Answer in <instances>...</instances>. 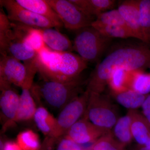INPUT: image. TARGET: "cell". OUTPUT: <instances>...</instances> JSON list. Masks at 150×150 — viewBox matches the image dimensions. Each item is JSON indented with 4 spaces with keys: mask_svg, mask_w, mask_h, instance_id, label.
<instances>
[{
    "mask_svg": "<svg viewBox=\"0 0 150 150\" xmlns=\"http://www.w3.org/2000/svg\"><path fill=\"white\" fill-rule=\"evenodd\" d=\"M150 67V45L144 42L126 43L111 49L97 64L87 82L90 92L102 93L116 70H143Z\"/></svg>",
    "mask_w": 150,
    "mask_h": 150,
    "instance_id": "cell-1",
    "label": "cell"
},
{
    "mask_svg": "<svg viewBox=\"0 0 150 150\" xmlns=\"http://www.w3.org/2000/svg\"><path fill=\"white\" fill-rule=\"evenodd\" d=\"M38 72L44 80L67 82L81 76L88 63L71 52H59L48 47L37 53Z\"/></svg>",
    "mask_w": 150,
    "mask_h": 150,
    "instance_id": "cell-2",
    "label": "cell"
},
{
    "mask_svg": "<svg viewBox=\"0 0 150 150\" xmlns=\"http://www.w3.org/2000/svg\"><path fill=\"white\" fill-rule=\"evenodd\" d=\"M28 26L11 21L3 8L0 10L1 55L13 57L23 63L34 61L37 53L28 46L25 36Z\"/></svg>",
    "mask_w": 150,
    "mask_h": 150,
    "instance_id": "cell-3",
    "label": "cell"
},
{
    "mask_svg": "<svg viewBox=\"0 0 150 150\" xmlns=\"http://www.w3.org/2000/svg\"><path fill=\"white\" fill-rule=\"evenodd\" d=\"M85 83L81 77L67 82L44 80L33 83L31 93L35 102L43 101L61 110L83 91Z\"/></svg>",
    "mask_w": 150,
    "mask_h": 150,
    "instance_id": "cell-4",
    "label": "cell"
},
{
    "mask_svg": "<svg viewBox=\"0 0 150 150\" xmlns=\"http://www.w3.org/2000/svg\"><path fill=\"white\" fill-rule=\"evenodd\" d=\"M76 31L73 51L87 63L99 62L110 46L112 38L105 36L91 25Z\"/></svg>",
    "mask_w": 150,
    "mask_h": 150,
    "instance_id": "cell-5",
    "label": "cell"
},
{
    "mask_svg": "<svg viewBox=\"0 0 150 150\" xmlns=\"http://www.w3.org/2000/svg\"><path fill=\"white\" fill-rule=\"evenodd\" d=\"M83 116L94 125L110 131L119 118L109 97L94 92H90L87 107Z\"/></svg>",
    "mask_w": 150,
    "mask_h": 150,
    "instance_id": "cell-6",
    "label": "cell"
},
{
    "mask_svg": "<svg viewBox=\"0 0 150 150\" xmlns=\"http://www.w3.org/2000/svg\"><path fill=\"white\" fill-rule=\"evenodd\" d=\"M90 92L86 89L60 110L57 118V126L50 137H46L53 144L64 137L67 131L77 121L82 118L88 103Z\"/></svg>",
    "mask_w": 150,
    "mask_h": 150,
    "instance_id": "cell-7",
    "label": "cell"
},
{
    "mask_svg": "<svg viewBox=\"0 0 150 150\" xmlns=\"http://www.w3.org/2000/svg\"><path fill=\"white\" fill-rule=\"evenodd\" d=\"M62 21L64 27L76 30L91 26L96 18L87 14L71 0H46Z\"/></svg>",
    "mask_w": 150,
    "mask_h": 150,
    "instance_id": "cell-8",
    "label": "cell"
},
{
    "mask_svg": "<svg viewBox=\"0 0 150 150\" xmlns=\"http://www.w3.org/2000/svg\"><path fill=\"white\" fill-rule=\"evenodd\" d=\"M0 4L5 8L8 17L11 21L37 29L56 28L51 21L24 8L16 0H1Z\"/></svg>",
    "mask_w": 150,
    "mask_h": 150,
    "instance_id": "cell-9",
    "label": "cell"
},
{
    "mask_svg": "<svg viewBox=\"0 0 150 150\" xmlns=\"http://www.w3.org/2000/svg\"><path fill=\"white\" fill-rule=\"evenodd\" d=\"M24 64L27 67V75L24 83L21 88L22 92L20 95L19 104L16 123L28 121L33 119L37 108L31 91V87L34 83V77L38 72L35 60Z\"/></svg>",
    "mask_w": 150,
    "mask_h": 150,
    "instance_id": "cell-10",
    "label": "cell"
},
{
    "mask_svg": "<svg viewBox=\"0 0 150 150\" xmlns=\"http://www.w3.org/2000/svg\"><path fill=\"white\" fill-rule=\"evenodd\" d=\"M111 132L110 130L94 125L83 116L71 127L64 136L81 145L94 143L100 137Z\"/></svg>",
    "mask_w": 150,
    "mask_h": 150,
    "instance_id": "cell-11",
    "label": "cell"
},
{
    "mask_svg": "<svg viewBox=\"0 0 150 150\" xmlns=\"http://www.w3.org/2000/svg\"><path fill=\"white\" fill-rule=\"evenodd\" d=\"M0 90L1 116L5 131L16 123L20 95L11 85L0 84Z\"/></svg>",
    "mask_w": 150,
    "mask_h": 150,
    "instance_id": "cell-12",
    "label": "cell"
},
{
    "mask_svg": "<svg viewBox=\"0 0 150 150\" xmlns=\"http://www.w3.org/2000/svg\"><path fill=\"white\" fill-rule=\"evenodd\" d=\"M27 73L24 63L12 56L1 55L0 84L14 85L21 88Z\"/></svg>",
    "mask_w": 150,
    "mask_h": 150,
    "instance_id": "cell-13",
    "label": "cell"
},
{
    "mask_svg": "<svg viewBox=\"0 0 150 150\" xmlns=\"http://www.w3.org/2000/svg\"><path fill=\"white\" fill-rule=\"evenodd\" d=\"M118 9L126 22L127 26L136 36V39L149 44L141 25L139 0L123 1L118 5Z\"/></svg>",
    "mask_w": 150,
    "mask_h": 150,
    "instance_id": "cell-14",
    "label": "cell"
},
{
    "mask_svg": "<svg viewBox=\"0 0 150 150\" xmlns=\"http://www.w3.org/2000/svg\"><path fill=\"white\" fill-rule=\"evenodd\" d=\"M16 1L24 8L51 21L55 25L56 29L59 30L64 26L59 16L46 0H16Z\"/></svg>",
    "mask_w": 150,
    "mask_h": 150,
    "instance_id": "cell-15",
    "label": "cell"
},
{
    "mask_svg": "<svg viewBox=\"0 0 150 150\" xmlns=\"http://www.w3.org/2000/svg\"><path fill=\"white\" fill-rule=\"evenodd\" d=\"M54 28L39 29L45 44L48 48L59 52H71L73 44L64 34Z\"/></svg>",
    "mask_w": 150,
    "mask_h": 150,
    "instance_id": "cell-16",
    "label": "cell"
},
{
    "mask_svg": "<svg viewBox=\"0 0 150 150\" xmlns=\"http://www.w3.org/2000/svg\"><path fill=\"white\" fill-rule=\"evenodd\" d=\"M131 118V131L133 139L144 146L150 139V125L144 116L136 110H129Z\"/></svg>",
    "mask_w": 150,
    "mask_h": 150,
    "instance_id": "cell-17",
    "label": "cell"
},
{
    "mask_svg": "<svg viewBox=\"0 0 150 150\" xmlns=\"http://www.w3.org/2000/svg\"><path fill=\"white\" fill-rule=\"evenodd\" d=\"M84 12L96 18L100 14L113 9L116 6L115 0H71Z\"/></svg>",
    "mask_w": 150,
    "mask_h": 150,
    "instance_id": "cell-18",
    "label": "cell"
},
{
    "mask_svg": "<svg viewBox=\"0 0 150 150\" xmlns=\"http://www.w3.org/2000/svg\"><path fill=\"white\" fill-rule=\"evenodd\" d=\"M38 129L46 137L52 136L57 126V118L43 106L37 107L33 118Z\"/></svg>",
    "mask_w": 150,
    "mask_h": 150,
    "instance_id": "cell-19",
    "label": "cell"
},
{
    "mask_svg": "<svg viewBox=\"0 0 150 150\" xmlns=\"http://www.w3.org/2000/svg\"><path fill=\"white\" fill-rule=\"evenodd\" d=\"M131 118L130 112L118 118L113 127L112 134L115 140L124 147L133 139L131 131Z\"/></svg>",
    "mask_w": 150,
    "mask_h": 150,
    "instance_id": "cell-20",
    "label": "cell"
},
{
    "mask_svg": "<svg viewBox=\"0 0 150 150\" xmlns=\"http://www.w3.org/2000/svg\"><path fill=\"white\" fill-rule=\"evenodd\" d=\"M112 94L119 104L129 110H136L142 107L148 95L142 94L131 89Z\"/></svg>",
    "mask_w": 150,
    "mask_h": 150,
    "instance_id": "cell-21",
    "label": "cell"
},
{
    "mask_svg": "<svg viewBox=\"0 0 150 150\" xmlns=\"http://www.w3.org/2000/svg\"><path fill=\"white\" fill-rule=\"evenodd\" d=\"M129 89L147 95L150 93V73L143 70L131 71L129 80Z\"/></svg>",
    "mask_w": 150,
    "mask_h": 150,
    "instance_id": "cell-22",
    "label": "cell"
},
{
    "mask_svg": "<svg viewBox=\"0 0 150 150\" xmlns=\"http://www.w3.org/2000/svg\"><path fill=\"white\" fill-rule=\"evenodd\" d=\"M131 71L118 69L112 73L108 83L112 94L119 93L129 89Z\"/></svg>",
    "mask_w": 150,
    "mask_h": 150,
    "instance_id": "cell-23",
    "label": "cell"
},
{
    "mask_svg": "<svg viewBox=\"0 0 150 150\" xmlns=\"http://www.w3.org/2000/svg\"><path fill=\"white\" fill-rule=\"evenodd\" d=\"M16 142L22 150H40L41 149L39 136L30 129L19 133L17 137Z\"/></svg>",
    "mask_w": 150,
    "mask_h": 150,
    "instance_id": "cell-24",
    "label": "cell"
},
{
    "mask_svg": "<svg viewBox=\"0 0 150 150\" xmlns=\"http://www.w3.org/2000/svg\"><path fill=\"white\" fill-rule=\"evenodd\" d=\"M105 36L110 38H136L133 32L126 26L119 25H91Z\"/></svg>",
    "mask_w": 150,
    "mask_h": 150,
    "instance_id": "cell-25",
    "label": "cell"
},
{
    "mask_svg": "<svg viewBox=\"0 0 150 150\" xmlns=\"http://www.w3.org/2000/svg\"><path fill=\"white\" fill-rule=\"evenodd\" d=\"M119 25L128 27L118 9L107 11L98 16L91 25Z\"/></svg>",
    "mask_w": 150,
    "mask_h": 150,
    "instance_id": "cell-26",
    "label": "cell"
},
{
    "mask_svg": "<svg viewBox=\"0 0 150 150\" xmlns=\"http://www.w3.org/2000/svg\"><path fill=\"white\" fill-rule=\"evenodd\" d=\"M139 9L141 25L150 45V0H139Z\"/></svg>",
    "mask_w": 150,
    "mask_h": 150,
    "instance_id": "cell-27",
    "label": "cell"
},
{
    "mask_svg": "<svg viewBox=\"0 0 150 150\" xmlns=\"http://www.w3.org/2000/svg\"><path fill=\"white\" fill-rule=\"evenodd\" d=\"M124 146L113 137L111 131L96 141L91 150H124Z\"/></svg>",
    "mask_w": 150,
    "mask_h": 150,
    "instance_id": "cell-28",
    "label": "cell"
},
{
    "mask_svg": "<svg viewBox=\"0 0 150 150\" xmlns=\"http://www.w3.org/2000/svg\"><path fill=\"white\" fill-rule=\"evenodd\" d=\"M25 40L28 46L37 53L47 47L39 29L28 27Z\"/></svg>",
    "mask_w": 150,
    "mask_h": 150,
    "instance_id": "cell-29",
    "label": "cell"
},
{
    "mask_svg": "<svg viewBox=\"0 0 150 150\" xmlns=\"http://www.w3.org/2000/svg\"><path fill=\"white\" fill-rule=\"evenodd\" d=\"M57 150H86L82 147L80 145L64 136L59 142Z\"/></svg>",
    "mask_w": 150,
    "mask_h": 150,
    "instance_id": "cell-30",
    "label": "cell"
},
{
    "mask_svg": "<svg viewBox=\"0 0 150 150\" xmlns=\"http://www.w3.org/2000/svg\"><path fill=\"white\" fill-rule=\"evenodd\" d=\"M143 115L150 125V94H148L142 106Z\"/></svg>",
    "mask_w": 150,
    "mask_h": 150,
    "instance_id": "cell-31",
    "label": "cell"
},
{
    "mask_svg": "<svg viewBox=\"0 0 150 150\" xmlns=\"http://www.w3.org/2000/svg\"><path fill=\"white\" fill-rule=\"evenodd\" d=\"M3 150H22L17 142H6L3 146Z\"/></svg>",
    "mask_w": 150,
    "mask_h": 150,
    "instance_id": "cell-32",
    "label": "cell"
},
{
    "mask_svg": "<svg viewBox=\"0 0 150 150\" xmlns=\"http://www.w3.org/2000/svg\"><path fill=\"white\" fill-rule=\"evenodd\" d=\"M135 150H150V147L145 146L139 145Z\"/></svg>",
    "mask_w": 150,
    "mask_h": 150,
    "instance_id": "cell-33",
    "label": "cell"
},
{
    "mask_svg": "<svg viewBox=\"0 0 150 150\" xmlns=\"http://www.w3.org/2000/svg\"></svg>",
    "mask_w": 150,
    "mask_h": 150,
    "instance_id": "cell-34",
    "label": "cell"
},
{
    "mask_svg": "<svg viewBox=\"0 0 150 150\" xmlns=\"http://www.w3.org/2000/svg\"></svg>",
    "mask_w": 150,
    "mask_h": 150,
    "instance_id": "cell-35",
    "label": "cell"
}]
</instances>
